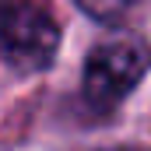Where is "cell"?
I'll return each instance as SVG.
<instances>
[{
    "instance_id": "1",
    "label": "cell",
    "mask_w": 151,
    "mask_h": 151,
    "mask_svg": "<svg viewBox=\"0 0 151 151\" xmlns=\"http://www.w3.org/2000/svg\"><path fill=\"white\" fill-rule=\"evenodd\" d=\"M148 67H151V49L141 35L123 32V35H109L106 42H99L84 60V81H81L88 109L113 113L141 84Z\"/></svg>"
},
{
    "instance_id": "2",
    "label": "cell",
    "mask_w": 151,
    "mask_h": 151,
    "mask_svg": "<svg viewBox=\"0 0 151 151\" xmlns=\"http://www.w3.org/2000/svg\"><path fill=\"white\" fill-rule=\"evenodd\" d=\"M60 49L56 21L28 0H4L0 4V63L35 74L53 63Z\"/></svg>"
},
{
    "instance_id": "3",
    "label": "cell",
    "mask_w": 151,
    "mask_h": 151,
    "mask_svg": "<svg viewBox=\"0 0 151 151\" xmlns=\"http://www.w3.org/2000/svg\"><path fill=\"white\" fill-rule=\"evenodd\" d=\"M141 0H77V7L91 18V21H102V25H113L119 21L130 7H137Z\"/></svg>"
},
{
    "instance_id": "4",
    "label": "cell",
    "mask_w": 151,
    "mask_h": 151,
    "mask_svg": "<svg viewBox=\"0 0 151 151\" xmlns=\"http://www.w3.org/2000/svg\"><path fill=\"white\" fill-rule=\"evenodd\" d=\"M109 151H123V148H109Z\"/></svg>"
},
{
    "instance_id": "5",
    "label": "cell",
    "mask_w": 151,
    "mask_h": 151,
    "mask_svg": "<svg viewBox=\"0 0 151 151\" xmlns=\"http://www.w3.org/2000/svg\"><path fill=\"white\" fill-rule=\"evenodd\" d=\"M0 4H4V0H0Z\"/></svg>"
}]
</instances>
